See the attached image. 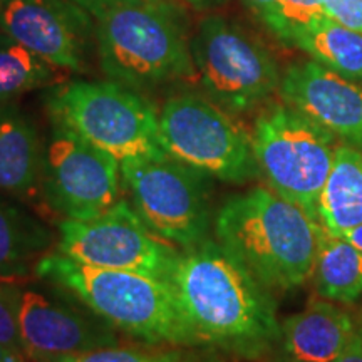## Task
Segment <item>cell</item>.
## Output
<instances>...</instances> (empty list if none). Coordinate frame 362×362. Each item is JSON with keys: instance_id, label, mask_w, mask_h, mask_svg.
<instances>
[{"instance_id": "1", "label": "cell", "mask_w": 362, "mask_h": 362, "mask_svg": "<svg viewBox=\"0 0 362 362\" xmlns=\"http://www.w3.org/2000/svg\"><path fill=\"white\" fill-rule=\"evenodd\" d=\"M168 282L198 349L264 361L280 336L274 293L214 238L183 248Z\"/></svg>"}, {"instance_id": "2", "label": "cell", "mask_w": 362, "mask_h": 362, "mask_svg": "<svg viewBox=\"0 0 362 362\" xmlns=\"http://www.w3.org/2000/svg\"><path fill=\"white\" fill-rule=\"evenodd\" d=\"M215 240L267 291L285 293L312 279L324 228L269 187H253L221 203Z\"/></svg>"}, {"instance_id": "3", "label": "cell", "mask_w": 362, "mask_h": 362, "mask_svg": "<svg viewBox=\"0 0 362 362\" xmlns=\"http://www.w3.org/2000/svg\"><path fill=\"white\" fill-rule=\"evenodd\" d=\"M35 277L69 292L117 332L146 346L198 349L168 280L84 265L57 250L39 260Z\"/></svg>"}, {"instance_id": "4", "label": "cell", "mask_w": 362, "mask_h": 362, "mask_svg": "<svg viewBox=\"0 0 362 362\" xmlns=\"http://www.w3.org/2000/svg\"><path fill=\"white\" fill-rule=\"evenodd\" d=\"M99 66L134 90L194 79L183 12L166 0H117L93 13Z\"/></svg>"}, {"instance_id": "5", "label": "cell", "mask_w": 362, "mask_h": 362, "mask_svg": "<svg viewBox=\"0 0 362 362\" xmlns=\"http://www.w3.org/2000/svg\"><path fill=\"white\" fill-rule=\"evenodd\" d=\"M51 119L123 163L168 156L160 141L158 111L116 81L59 83L45 96Z\"/></svg>"}, {"instance_id": "6", "label": "cell", "mask_w": 362, "mask_h": 362, "mask_svg": "<svg viewBox=\"0 0 362 362\" xmlns=\"http://www.w3.org/2000/svg\"><path fill=\"white\" fill-rule=\"evenodd\" d=\"M250 136L267 187L319 221L320 194L339 146L336 136L284 101L260 111Z\"/></svg>"}, {"instance_id": "7", "label": "cell", "mask_w": 362, "mask_h": 362, "mask_svg": "<svg viewBox=\"0 0 362 362\" xmlns=\"http://www.w3.org/2000/svg\"><path fill=\"white\" fill-rule=\"evenodd\" d=\"M158 126L166 155L210 178L245 185L260 176L252 136L210 99L192 93L168 98Z\"/></svg>"}, {"instance_id": "8", "label": "cell", "mask_w": 362, "mask_h": 362, "mask_svg": "<svg viewBox=\"0 0 362 362\" xmlns=\"http://www.w3.org/2000/svg\"><path fill=\"white\" fill-rule=\"evenodd\" d=\"M194 78L210 101L230 115L250 112L280 88L279 64L235 22L208 16L189 40Z\"/></svg>"}, {"instance_id": "9", "label": "cell", "mask_w": 362, "mask_h": 362, "mask_svg": "<svg viewBox=\"0 0 362 362\" xmlns=\"http://www.w3.org/2000/svg\"><path fill=\"white\" fill-rule=\"evenodd\" d=\"M124 189L153 233L188 248L210 238L211 178L171 156L121 163Z\"/></svg>"}, {"instance_id": "10", "label": "cell", "mask_w": 362, "mask_h": 362, "mask_svg": "<svg viewBox=\"0 0 362 362\" xmlns=\"http://www.w3.org/2000/svg\"><path fill=\"white\" fill-rule=\"evenodd\" d=\"M121 163L52 121L45 139L42 203L62 220H90L123 198Z\"/></svg>"}, {"instance_id": "11", "label": "cell", "mask_w": 362, "mask_h": 362, "mask_svg": "<svg viewBox=\"0 0 362 362\" xmlns=\"http://www.w3.org/2000/svg\"><path fill=\"white\" fill-rule=\"evenodd\" d=\"M56 250L79 264L126 270L170 280L180 252L149 230L133 205L121 198L90 220H61Z\"/></svg>"}, {"instance_id": "12", "label": "cell", "mask_w": 362, "mask_h": 362, "mask_svg": "<svg viewBox=\"0 0 362 362\" xmlns=\"http://www.w3.org/2000/svg\"><path fill=\"white\" fill-rule=\"evenodd\" d=\"M17 325L30 362L119 346V332L54 285L52 292L13 284Z\"/></svg>"}, {"instance_id": "13", "label": "cell", "mask_w": 362, "mask_h": 362, "mask_svg": "<svg viewBox=\"0 0 362 362\" xmlns=\"http://www.w3.org/2000/svg\"><path fill=\"white\" fill-rule=\"evenodd\" d=\"M0 33L62 71H83L96 49L93 13L72 0H2Z\"/></svg>"}, {"instance_id": "14", "label": "cell", "mask_w": 362, "mask_h": 362, "mask_svg": "<svg viewBox=\"0 0 362 362\" xmlns=\"http://www.w3.org/2000/svg\"><path fill=\"white\" fill-rule=\"evenodd\" d=\"M285 104L362 151V89L314 59L293 62L279 88Z\"/></svg>"}, {"instance_id": "15", "label": "cell", "mask_w": 362, "mask_h": 362, "mask_svg": "<svg viewBox=\"0 0 362 362\" xmlns=\"http://www.w3.org/2000/svg\"><path fill=\"white\" fill-rule=\"evenodd\" d=\"M361 319L330 300H312L280 322L274 351L262 362H337L354 339Z\"/></svg>"}, {"instance_id": "16", "label": "cell", "mask_w": 362, "mask_h": 362, "mask_svg": "<svg viewBox=\"0 0 362 362\" xmlns=\"http://www.w3.org/2000/svg\"><path fill=\"white\" fill-rule=\"evenodd\" d=\"M44 151L37 124L17 104L0 103V192L42 203Z\"/></svg>"}, {"instance_id": "17", "label": "cell", "mask_w": 362, "mask_h": 362, "mask_svg": "<svg viewBox=\"0 0 362 362\" xmlns=\"http://www.w3.org/2000/svg\"><path fill=\"white\" fill-rule=\"evenodd\" d=\"M54 233L37 216L0 197V284H24L51 252Z\"/></svg>"}, {"instance_id": "18", "label": "cell", "mask_w": 362, "mask_h": 362, "mask_svg": "<svg viewBox=\"0 0 362 362\" xmlns=\"http://www.w3.org/2000/svg\"><path fill=\"white\" fill-rule=\"evenodd\" d=\"M319 223L334 237L362 225V151L351 144L336 149L319 200Z\"/></svg>"}, {"instance_id": "19", "label": "cell", "mask_w": 362, "mask_h": 362, "mask_svg": "<svg viewBox=\"0 0 362 362\" xmlns=\"http://www.w3.org/2000/svg\"><path fill=\"white\" fill-rule=\"evenodd\" d=\"M314 288L325 300L354 304L362 298V250L324 230L314 267Z\"/></svg>"}, {"instance_id": "20", "label": "cell", "mask_w": 362, "mask_h": 362, "mask_svg": "<svg viewBox=\"0 0 362 362\" xmlns=\"http://www.w3.org/2000/svg\"><path fill=\"white\" fill-rule=\"evenodd\" d=\"M293 45L346 79L362 81V33L324 16L298 35Z\"/></svg>"}, {"instance_id": "21", "label": "cell", "mask_w": 362, "mask_h": 362, "mask_svg": "<svg viewBox=\"0 0 362 362\" xmlns=\"http://www.w3.org/2000/svg\"><path fill=\"white\" fill-rule=\"evenodd\" d=\"M62 69L27 51L7 34L0 33V103L61 83Z\"/></svg>"}, {"instance_id": "22", "label": "cell", "mask_w": 362, "mask_h": 362, "mask_svg": "<svg viewBox=\"0 0 362 362\" xmlns=\"http://www.w3.org/2000/svg\"><path fill=\"white\" fill-rule=\"evenodd\" d=\"M208 351L166 346H110L42 362H203Z\"/></svg>"}, {"instance_id": "23", "label": "cell", "mask_w": 362, "mask_h": 362, "mask_svg": "<svg viewBox=\"0 0 362 362\" xmlns=\"http://www.w3.org/2000/svg\"><path fill=\"white\" fill-rule=\"evenodd\" d=\"M320 17H324V0H280L267 27L280 42L293 45Z\"/></svg>"}, {"instance_id": "24", "label": "cell", "mask_w": 362, "mask_h": 362, "mask_svg": "<svg viewBox=\"0 0 362 362\" xmlns=\"http://www.w3.org/2000/svg\"><path fill=\"white\" fill-rule=\"evenodd\" d=\"M0 342L24 354L19 325H17L13 284H0Z\"/></svg>"}, {"instance_id": "25", "label": "cell", "mask_w": 362, "mask_h": 362, "mask_svg": "<svg viewBox=\"0 0 362 362\" xmlns=\"http://www.w3.org/2000/svg\"><path fill=\"white\" fill-rule=\"evenodd\" d=\"M324 16L362 33V0H324Z\"/></svg>"}, {"instance_id": "26", "label": "cell", "mask_w": 362, "mask_h": 362, "mask_svg": "<svg viewBox=\"0 0 362 362\" xmlns=\"http://www.w3.org/2000/svg\"><path fill=\"white\" fill-rule=\"evenodd\" d=\"M280 0H243V4L255 13L265 25L270 24Z\"/></svg>"}, {"instance_id": "27", "label": "cell", "mask_w": 362, "mask_h": 362, "mask_svg": "<svg viewBox=\"0 0 362 362\" xmlns=\"http://www.w3.org/2000/svg\"><path fill=\"white\" fill-rule=\"evenodd\" d=\"M337 362H362V320L349 347L344 351V354L339 357Z\"/></svg>"}, {"instance_id": "28", "label": "cell", "mask_w": 362, "mask_h": 362, "mask_svg": "<svg viewBox=\"0 0 362 362\" xmlns=\"http://www.w3.org/2000/svg\"><path fill=\"white\" fill-rule=\"evenodd\" d=\"M0 362H30L24 354L11 349V347L4 346L0 342Z\"/></svg>"}, {"instance_id": "29", "label": "cell", "mask_w": 362, "mask_h": 362, "mask_svg": "<svg viewBox=\"0 0 362 362\" xmlns=\"http://www.w3.org/2000/svg\"><path fill=\"white\" fill-rule=\"evenodd\" d=\"M72 2L79 4V6L84 7L86 11H89L90 13H94L96 11H99V8L110 6V4L117 2V0H72Z\"/></svg>"}, {"instance_id": "30", "label": "cell", "mask_w": 362, "mask_h": 362, "mask_svg": "<svg viewBox=\"0 0 362 362\" xmlns=\"http://www.w3.org/2000/svg\"><path fill=\"white\" fill-rule=\"evenodd\" d=\"M341 238H346L347 242L352 243L356 248H359V250H362V225L356 226V228H352L351 232L344 233Z\"/></svg>"}, {"instance_id": "31", "label": "cell", "mask_w": 362, "mask_h": 362, "mask_svg": "<svg viewBox=\"0 0 362 362\" xmlns=\"http://www.w3.org/2000/svg\"><path fill=\"white\" fill-rule=\"evenodd\" d=\"M185 2H188L189 6H193L194 8H208L220 4L221 0H185Z\"/></svg>"}, {"instance_id": "32", "label": "cell", "mask_w": 362, "mask_h": 362, "mask_svg": "<svg viewBox=\"0 0 362 362\" xmlns=\"http://www.w3.org/2000/svg\"><path fill=\"white\" fill-rule=\"evenodd\" d=\"M225 357H221L220 354H216V352H206L205 359H203V362H223Z\"/></svg>"}, {"instance_id": "33", "label": "cell", "mask_w": 362, "mask_h": 362, "mask_svg": "<svg viewBox=\"0 0 362 362\" xmlns=\"http://www.w3.org/2000/svg\"><path fill=\"white\" fill-rule=\"evenodd\" d=\"M0 12H2V0H0Z\"/></svg>"}]
</instances>
